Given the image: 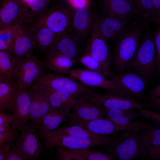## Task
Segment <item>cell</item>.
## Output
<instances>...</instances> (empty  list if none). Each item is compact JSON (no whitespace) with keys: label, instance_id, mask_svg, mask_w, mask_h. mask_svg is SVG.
<instances>
[{"label":"cell","instance_id":"1","mask_svg":"<svg viewBox=\"0 0 160 160\" xmlns=\"http://www.w3.org/2000/svg\"><path fill=\"white\" fill-rule=\"evenodd\" d=\"M147 122H132L123 132L102 146L114 160H133L147 156L141 134L143 130L151 125Z\"/></svg>","mask_w":160,"mask_h":160},{"label":"cell","instance_id":"2","mask_svg":"<svg viewBox=\"0 0 160 160\" xmlns=\"http://www.w3.org/2000/svg\"><path fill=\"white\" fill-rule=\"evenodd\" d=\"M145 25L141 20H134L127 32L115 44L111 63L119 73L128 68L137 49Z\"/></svg>","mask_w":160,"mask_h":160},{"label":"cell","instance_id":"3","mask_svg":"<svg viewBox=\"0 0 160 160\" xmlns=\"http://www.w3.org/2000/svg\"><path fill=\"white\" fill-rule=\"evenodd\" d=\"M31 88H46L62 91L78 100H91L97 93L68 75L58 73H44L33 82Z\"/></svg>","mask_w":160,"mask_h":160},{"label":"cell","instance_id":"4","mask_svg":"<svg viewBox=\"0 0 160 160\" xmlns=\"http://www.w3.org/2000/svg\"><path fill=\"white\" fill-rule=\"evenodd\" d=\"M73 11L68 6L55 3L50 7L25 25L27 30L34 31L47 28L59 34L66 32L71 24Z\"/></svg>","mask_w":160,"mask_h":160},{"label":"cell","instance_id":"5","mask_svg":"<svg viewBox=\"0 0 160 160\" xmlns=\"http://www.w3.org/2000/svg\"><path fill=\"white\" fill-rule=\"evenodd\" d=\"M147 30L128 69L135 71L148 82L157 76V73L153 34Z\"/></svg>","mask_w":160,"mask_h":160},{"label":"cell","instance_id":"6","mask_svg":"<svg viewBox=\"0 0 160 160\" xmlns=\"http://www.w3.org/2000/svg\"><path fill=\"white\" fill-rule=\"evenodd\" d=\"M39 135L44 147L47 149L58 146L72 149H90L103 146L112 139L109 136L96 139L82 138L60 134L54 131Z\"/></svg>","mask_w":160,"mask_h":160},{"label":"cell","instance_id":"7","mask_svg":"<svg viewBox=\"0 0 160 160\" xmlns=\"http://www.w3.org/2000/svg\"><path fill=\"white\" fill-rule=\"evenodd\" d=\"M45 67L43 61L30 53L15 62L13 79L19 88L30 89L36 79L44 73Z\"/></svg>","mask_w":160,"mask_h":160},{"label":"cell","instance_id":"8","mask_svg":"<svg viewBox=\"0 0 160 160\" xmlns=\"http://www.w3.org/2000/svg\"><path fill=\"white\" fill-rule=\"evenodd\" d=\"M131 23L101 11L94 12L92 30L107 41L116 44L127 32Z\"/></svg>","mask_w":160,"mask_h":160},{"label":"cell","instance_id":"9","mask_svg":"<svg viewBox=\"0 0 160 160\" xmlns=\"http://www.w3.org/2000/svg\"><path fill=\"white\" fill-rule=\"evenodd\" d=\"M119 93L134 98H143L148 82L142 76L130 69L119 72L110 79Z\"/></svg>","mask_w":160,"mask_h":160},{"label":"cell","instance_id":"10","mask_svg":"<svg viewBox=\"0 0 160 160\" xmlns=\"http://www.w3.org/2000/svg\"><path fill=\"white\" fill-rule=\"evenodd\" d=\"M84 53L90 55L100 64L103 73L108 77L111 73L112 55L107 41L93 31L84 48Z\"/></svg>","mask_w":160,"mask_h":160},{"label":"cell","instance_id":"11","mask_svg":"<svg viewBox=\"0 0 160 160\" xmlns=\"http://www.w3.org/2000/svg\"><path fill=\"white\" fill-rule=\"evenodd\" d=\"M38 127L31 123L25 125L15 144L30 160L37 159L41 154L44 147L38 131Z\"/></svg>","mask_w":160,"mask_h":160},{"label":"cell","instance_id":"12","mask_svg":"<svg viewBox=\"0 0 160 160\" xmlns=\"http://www.w3.org/2000/svg\"><path fill=\"white\" fill-rule=\"evenodd\" d=\"M31 102L30 89H22L18 87L14 91L9 109L15 117L11 126L20 131L30 120V108Z\"/></svg>","mask_w":160,"mask_h":160},{"label":"cell","instance_id":"13","mask_svg":"<svg viewBox=\"0 0 160 160\" xmlns=\"http://www.w3.org/2000/svg\"><path fill=\"white\" fill-rule=\"evenodd\" d=\"M91 100L100 103L107 108L127 110L146 107L145 104L136 98L111 90H108L102 94H97Z\"/></svg>","mask_w":160,"mask_h":160},{"label":"cell","instance_id":"14","mask_svg":"<svg viewBox=\"0 0 160 160\" xmlns=\"http://www.w3.org/2000/svg\"><path fill=\"white\" fill-rule=\"evenodd\" d=\"M100 11L109 15L132 22L143 20L132 5L125 0H99Z\"/></svg>","mask_w":160,"mask_h":160},{"label":"cell","instance_id":"15","mask_svg":"<svg viewBox=\"0 0 160 160\" xmlns=\"http://www.w3.org/2000/svg\"><path fill=\"white\" fill-rule=\"evenodd\" d=\"M68 74L87 87L105 89L119 93L115 84L103 73L80 68L71 69Z\"/></svg>","mask_w":160,"mask_h":160},{"label":"cell","instance_id":"16","mask_svg":"<svg viewBox=\"0 0 160 160\" xmlns=\"http://www.w3.org/2000/svg\"><path fill=\"white\" fill-rule=\"evenodd\" d=\"M71 125L81 126L96 134L108 136L121 131L110 120L104 118L85 120L74 117L69 113H66V119Z\"/></svg>","mask_w":160,"mask_h":160},{"label":"cell","instance_id":"17","mask_svg":"<svg viewBox=\"0 0 160 160\" xmlns=\"http://www.w3.org/2000/svg\"><path fill=\"white\" fill-rule=\"evenodd\" d=\"M94 12L90 6L73 11L68 31L85 41L92 30Z\"/></svg>","mask_w":160,"mask_h":160},{"label":"cell","instance_id":"18","mask_svg":"<svg viewBox=\"0 0 160 160\" xmlns=\"http://www.w3.org/2000/svg\"><path fill=\"white\" fill-rule=\"evenodd\" d=\"M34 44L32 33L28 31L24 22L19 21L16 23L11 53L16 62L32 52Z\"/></svg>","mask_w":160,"mask_h":160},{"label":"cell","instance_id":"19","mask_svg":"<svg viewBox=\"0 0 160 160\" xmlns=\"http://www.w3.org/2000/svg\"><path fill=\"white\" fill-rule=\"evenodd\" d=\"M84 42L73 33L66 31L60 35L47 52H58L77 61L85 47Z\"/></svg>","mask_w":160,"mask_h":160},{"label":"cell","instance_id":"20","mask_svg":"<svg viewBox=\"0 0 160 160\" xmlns=\"http://www.w3.org/2000/svg\"><path fill=\"white\" fill-rule=\"evenodd\" d=\"M22 20L25 22V7L21 0H4L0 4V28Z\"/></svg>","mask_w":160,"mask_h":160},{"label":"cell","instance_id":"21","mask_svg":"<svg viewBox=\"0 0 160 160\" xmlns=\"http://www.w3.org/2000/svg\"><path fill=\"white\" fill-rule=\"evenodd\" d=\"M30 91V120L31 123L39 127L44 117L52 108L47 97L41 90L31 88Z\"/></svg>","mask_w":160,"mask_h":160},{"label":"cell","instance_id":"22","mask_svg":"<svg viewBox=\"0 0 160 160\" xmlns=\"http://www.w3.org/2000/svg\"><path fill=\"white\" fill-rule=\"evenodd\" d=\"M105 108L101 104L91 100H79L69 113L85 120L104 118Z\"/></svg>","mask_w":160,"mask_h":160},{"label":"cell","instance_id":"23","mask_svg":"<svg viewBox=\"0 0 160 160\" xmlns=\"http://www.w3.org/2000/svg\"><path fill=\"white\" fill-rule=\"evenodd\" d=\"M41 90L47 97L52 108L70 113L79 100L69 94L60 91L41 88Z\"/></svg>","mask_w":160,"mask_h":160},{"label":"cell","instance_id":"24","mask_svg":"<svg viewBox=\"0 0 160 160\" xmlns=\"http://www.w3.org/2000/svg\"><path fill=\"white\" fill-rule=\"evenodd\" d=\"M76 60L55 52H49L45 60L43 61L47 68L55 72L68 73Z\"/></svg>","mask_w":160,"mask_h":160},{"label":"cell","instance_id":"25","mask_svg":"<svg viewBox=\"0 0 160 160\" xmlns=\"http://www.w3.org/2000/svg\"><path fill=\"white\" fill-rule=\"evenodd\" d=\"M31 32L34 42V49L40 53L47 52L61 35L46 27L41 28Z\"/></svg>","mask_w":160,"mask_h":160},{"label":"cell","instance_id":"26","mask_svg":"<svg viewBox=\"0 0 160 160\" xmlns=\"http://www.w3.org/2000/svg\"><path fill=\"white\" fill-rule=\"evenodd\" d=\"M105 108L104 118L112 122L121 131L126 129L132 121L139 116L133 110Z\"/></svg>","mask_w":160,"mask_h":160},{"label":"cell","instance_id":"27","mask_svg":"<svg viewBox=\"0 0 160 160\" xmlns=\"http://www.w3.org/2000/svg\"><path fill=\"white\" fill-rule=\"evenodd\" d=\"M25 7L26 23H28L45 11L51 0H21Z\"/></svg>","mask_w":160,"mask_h":160},{"label":"cell","instance_id":"28","mask_svg":"<svg viewBox=\"0 0 160 160\" xmlns=\"http://www.w3.org/2000/svg\"><path fill=\"white\" fill-rule=\"evenodd\" d=\"M141 137L148 153L160 146V129L151 125L143 130Z\"/></svg>","mask_w":160,"mask_h":160},{"label":"cell","instance_id":"29","mask_svg":"<svg viewBox=\"0 0 160 160\" xmlns=\"http://www.w3.org/2000/svg\"><path fill=\"white\" fill-rule=\"evenodd\" d=\"M10 124L0 126V150L7 153L19 135Z\"/></svg>","mask_w":160,"mask_h":160},{"label":"cell","instance_id":"30","mask_svg":"<svg viewBox=\"0 0 160 160\" xmlns=\"http://www.w3.org/2000/svg\"><path fill=\"white\" fill-rule=\"evenodd\" d=\"M53 131L60 134L68 135L84 138H100L107 136L94 134L77 125H71V126L68 127L57 128Z\"/></svg>","mask_w":160,"mask_h":160},{"label":"cell","instance_id":"31","mask_svg":"<svg viewBox=\"0 0 160 160\" xmlns=\"http://www.w3.org/2000/svg\"><path fill=\"white\" fill-rule=\"evenodd\" d=\"M17 87L14 79L0 81V103L7 109H9L12 94Z\"/></svg>","mask_w":160,"mask_h":160},{"label":"cell","instance_id":"32","mask_svg":"<svg viewBox=\"0 0 160 160\" xmlns=\"http://www.w3.org/2000/svg\"><path fill=\"white\" fill-rule=\"evenodd\" d=\"M14 61L11 54L7 51H0V72L6 79H13L12 71Z\"/></svg>","mask_w":160,"mask_h":160},{"label":"cell","instance_id":"33","mask_svg":"<svg viewBox=\"0 0 160 160\" xmlns=\"http://www.w3.org/2000/svg\"><path fill=\"white\" fill-rule=\"evenodd\" d=\"M65 148V147H64ZM67 150L81 157L82 160H113L107 153L89 148L72 149L65 148Z\"/></svg>","mask_w":160,"mask_h":160},{"label":"cell","instance_id":"34","mask_svg":"<svg viewBox=\"0 0 160 160\" xmlns=\"http://www.w3.org/2000/svg\"><path fill=\"white\" fill-rule=\"evenodd\" d=\"M139 12L145 23L153 21V9L152 0H133Z\"/></svg>","mask_w":160,"mask_h":160},{"label":"cell","instance_id":"35","mask_svg":"<svg viewBox=\"0 0 160 160\" xmlns=\"http://www.w3.org/2000/svg\"><path fill=\"white\" fill-rule=\"evenodd\" d=\"M78 60L85 68L103 73L101 67L99 63L89 54L84 53L83 54L81 55Z\"/></svg>","mask_w":160,"mask_h":160},{"label":"cell","instance_id":"36","mask_svg":"<svg viewBox=\"0 0 160 160\" xmlns=\"http://www.w3.org/2000/svg\"><path fill=\"white\" fill-rule=\"evenodd\" d=\"M16 23L0 28V38L9 46L11 52L15 33Z\"/></svg>","mask_w":160,"mask_h":160},{"label":"cell","instance_id":"37","mask_svg":"<svg viewBox=\"0 0 160 160\" xmlns=\"http://www.w3.org/2000/svg\"><path fill=\"white\" fill-rule=\"evenodd\" d=\"M66 118V113L63 111L57 110L52 119L49 125L41 134L53 131L57 128Z\"/></svg>","mask_w":160,"mask_h":160},{"label":"cell","instance_id":"38","mask_svg":"<svg viewBox=\"0 0 160 160\" xmlns=\"http://www.w3.org/2000/svg\"><path fill=\"white\" fill-rule=\"evenodd\" d=\"M153 36L156 51L157 76L159 77L160 75V25H158Z\"/></svg>","mask_w":160,"mask_h":160},{"label":"cell","instance_id":"39","mask_svg":"<svg viewBox=\"0 0 160 160\" xmlns=\"http://www.w3.org/2000/svg\"><path fill=\"white\" fill-rule=\"evenodd\" d=\"M6 160H28L27 156L15 144L10 147Z\"/></svg>","mask_w":160,"mask_h":160},{"label":"cell","instance_id":"40","mask_svg":"<svg viewBox=\"0 0 160 160\" xmlns=\"http://www.w3.org/2000/svg\"><path fill=\"white\" fill-rule=\"evenodd\" d=\"M57 154L62 160H82L78 155L67 150L65 148L57 147Z\"/></svg>","mask_w":160,"mask_h":160},{"label":"cell","instance_id":"41","mask_svg":"<svg viewBox=\"0 0 160 160\" xmlns=\"http://www.w3.org/2000/svg\"><path fill=\"white\" fill-rule=\"evenodd\" d=\"M145 108L138 109L139 116H141L147 119L152 120L155 123L160 125V113H156L151 110L145 109Z\"/></svg>","mask_w":160,"mask_h":160},{"label":"cell","instance_id":"42","mask_svg":"<svg viewBox=\"0 0 160 160\" xmlns=\"http://www.w3.org/2000/svg\"><path fill=\"white\" fill-rule=\"evenodd\" d=\"M90 0H71L67 6L73 11L90 6Z\"/></svg>","mask_w":160,"mask_h":160},{"label":"cell","instance_id":"43","mask_svg":"<svg viewBox=\"0 0 160 160\" xmlns=\"http://www.w3.org/2000/svg\"><path fill=\"white\" fill-rule=\"evenodd\" d=\"M14 114L0 112V126L11 124L15 120Z\"/></svg>","mask_w":160,"mask_h":160},{"label":"cell","instance_id":"44","mask_svg":"<svg viewBox=\"0 0 160 160\" xmlns=\"http://www.w3.org/2000/svg\"><path fill=\"white\" fill-rule=\"evenodd\" d=\"M154 14L153 21L160 25V0H152Z\"/></svg>","mask_w":160,"mask_h":160},{"label":"cell","instance_id":"45","mask_svg":"<svg viewBox=\"0 0 160 160\" xmlns=\"http://www.w3.org/2000/svg\"><path fill=\"white\" fill-rule=\"evenodd\" d=\"M146 107H149L158 111L160 110V97H148Z\"/></svg>","mask_w":160,"mask_h":160},{"label":"cell","instance_id":"46","mask_svg":"<svg viewBox=\"0 0 160 160\" xmlns=\"http://www.w3.org/2000/svg\"><path fill=\"white\" fill-rule=\"evenodd\" d=\"M148 97H160V83L151 89L148 92Z\"/></svg>","mask_w":160,"mask_h":160},{"label":"cell","instance_id":"47","mask_svg":"<svg viewBox=\"0 0 160 160\" xmlns=\"http://www.w3.org/2000/svg\"><path fill=\"white\" fill-rule=\"evenodd\" d=\"M0 51H5L11 53V51L9 46L0 38Z\"/></svg>","mask_w":160,"mask_h":160},{"label":"cell","instance_id":"48","mask_svg":"<svg viewBox=\"0 0 160 160\" xmlns=\"http://www.w3.org/2000/svg\"><path fill=\"white\" fill-rule=\"evenodd\" d=\"M55 3L64 4L67 6L71 0H51Z\"/></svg>","mask_w":160,"mask_h":160},{"label":"cell","instance_id":"49","mask_svg":"<svg viewBox=\"0 0 160 160\" xmlns=\"http://www.w3.org/2000/svg\"><path fill=\"white\" fill-rule=\"evenodd\" d=\"M7 154L6 152L0 150V160H5Z\"/></svg>","mask_w":160,"mask_h":160},{"label":"cell","instance_id":"50","mask_svg":"<svg viewBox=\"0 0 160 160\" xmlns=\"http://www.w3.org/2000/svg\"><path fill=\"white\" fill-rule=\"evenodd\" d=\"M126 0V1H127L128 2H129L132 5V6L134 7V8L140 14V13L138 11V10H137V7H136L135 4V3H134L133 0ZM140 16H141V15H140Z\"/></svg>","mask_w":160,"mask_h":160},{"label":"cell","instance_id":"51","mask_svg":"<svg viewBox=\"0 0 160 160\" xmlns=\"http://www.w3.org/2000/svg\"><path fill=\"white\" fill-rule=\"evenodd\" d=\"M7 109L0 103V112H6Z\"/></svg>","mask_w":160,"mask_h":160},{"label":"cell","instance_id":"52","mask_svg":"<svg viewBox=\"0 0 160 160\" xmlns=\"http://www.w3.org/2000/svg\"><path fill=\"white\" fill-rule=\"evenodd\" d=\"M5 79H6L0 72V81H4Z\"/></svg>","mask_w":160,"mask_h":160}]
</instances>
